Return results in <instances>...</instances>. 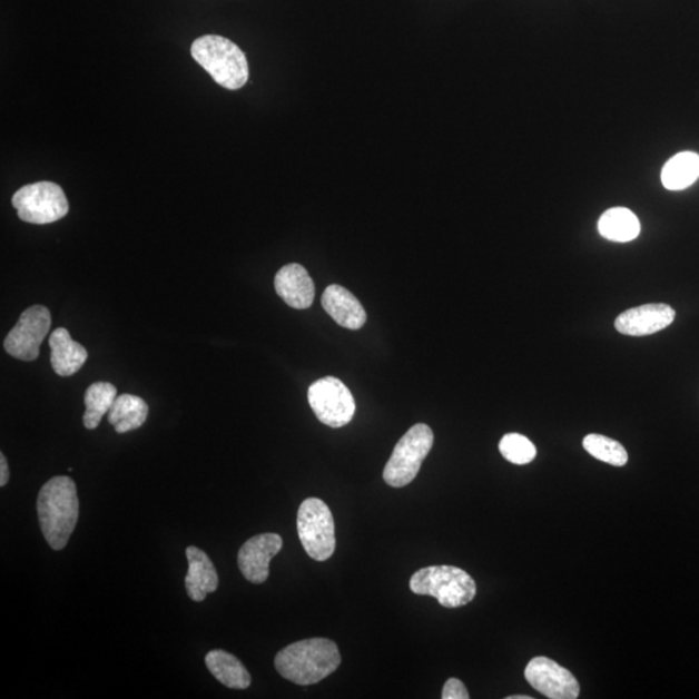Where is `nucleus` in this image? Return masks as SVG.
Segmentation results:
<instances>
[{"mask_svg": "<svg viewBox=\"0 0 699 699\" xmlns=\"http://www.w3.org/2000/svg\"><path fill=\"white\" fill-rule=\"evenodd\" d=\"M190 55L224 89L240 90L248 82L249 66L245 53L225 37L197 38L190 46Z\"/></svg>", "mask_w": 699, "mask_h": 699, "instance_id": "3", "label": "nucleus"}, {"mask_svg": "<svg viewBox=\"0 0 699 699\" xmlns=\"http://www.w3.org/2000/svg\"><path fill=\"white\" fill-rule=\"evenodd\" d=\"M298 535L306 553L316 561H327L336 550L335 520L323 500L306 499L297 519Z\"/></svg>", "mask_w": 699, "mask_h": 699, "instance_id": "6", "label": "nucleus"}, {"mask_svg": "<svg viewBox=\"0 0 699 699\" xmlns=\"http://www.w3.org/2000/svg\"><path fill=\"white\" fill-rule=\"evenodd\" d=\"M117 400V388L109 383H95L87 388L85 394L86 412L83 424L89 431L97 429L102 416L112 408Z\"/></svg>", "mask_w": 699, "mask_h": 699, "instance_id": "21", "label": "nucleus"}, {"mask_svg": "<svg viewBox=\"0 0 699 699\" xmlns=\"http://www.w3.org/2000/svg\"><path fill=\"white\" fill-rule=\"evenodd\" d=\"M8 480H10V469H8L4 454H0V486L4 488Z\"/></svg>", "mask_w": 699, "mask_h": 699, "instance_id": "25", "label": "nucleus"}, {"mask_svg": "<svg viewBox=\"0 0 699 699\" xmlns=\"http://www.w3.org/2000/svg\"><path fill=\"white\" fill-rule=\"evenodd\" d=\"M21 220L31 225H50L66 217L69 203L62 188L52 181H38L22 187L12 197Z\"/></svg>", "mask_w": 699, "mask_h": 699, "instance_id": "7", "label": "nucleus"}, {"mask_svg": "<svg viewBox=\"0 0 699 699\" xmlns=\"http://www.w3.org/2000/svg\"><path fill=\"white\" fill-rule=\"evenodd\" d=\"M188 574L186 577V590L190 599L201 602L206 595L217 591L219 578L209 555L196 547H188Z\"/></svg>", "mask_w": 699, "mask_h": 699, "instance_id": "15", "label": "nucleus"}, {"mask_svg": "<svg viewBox=\"0 0 699 699\" xmlns=\"http://www.w3.org/2000/svg\"><path fill=\"white\" fill-rule=\"evenodd\" d=\"M442 698L443 699H467L469 698L467 689L463 685V681H460L459 679H450L447 680L446 685H444Z\"/></svg>", "mask_w": 699, "mask_h": 699, "instance_id": "24", "label": "nucleus"}, {"mask_svg": "<svg viewBox=\"0 0 699 699\" xmlns=\"http://www.w3.org/2000/svg\"><path fill=\"white\" fill-rule=\"evenodd\" d=\"M524 678L539 693L551 699H575L581 693L574 675L547 657L531 659Z\"/></svg>", "mask_w": 699, "mask_h": 699, "instance_id": "10", "label": "nucleus"}, {"mask_svg": "<svg viewBox=\"0 0 699 699\" xmlns=\"http://www.w3.org/2000/svg\"><path fill=\"white\" fill-rule=\"evenodd\" d=\"M434 434L425 424L412 426L396 443L391 460L384 469V480L388 486H407L420 472L421 465L432 451Z\"/></svg>", "mask_w": 699, "mask_h": 699, "instance_id": "5", "label": "nucleus"}, {"mask_svg": "<svg viewBox=\"0 0 699 699\" xmlns=\"http://www.w3.org/2000/svg\"><path fill=\"white\" fill-rule=\"evenodd\" d=\"M662 183L669 190H682L695 185L699 178V156L693 152H681L673 156L664 165Z\"/></svg>", "mask_w": 699, "mask_h": 699, "instance_id": "20", "label": "nucleus"}, {"mask_svg": "<svg viewBox=\"0 0 699 699\" xmlns=\"http://www.w3.org/2000/svg\"><path fill=\"white\" fill-rule=\"evenodd\" d=\"M322 305L332 319L346 329H361L367 322V314L360 299L341 285H331L325 289Z\"/></svg>", "mask_w": 699, "mask_h": 699, "instance_id": "14", "label": "nucleus"}, {"mask_svg": "<svg viewBox=\"0 0 699 699\" xmlns=\"http://www.w3.org/2000/svg\"><path fill=\"white\" fill-rule=\"evenodd\" d=\"M499 450L508 462L515 465L530 464L536 456L534 443L518 433L504 435L499 443Z\"/></svg>", "mask_w": 699, "mask_h": 699, "instance_id": "23", "label": "nucleus"}, {"mask_svg": "<svg viewBox=\"0 0 699 699\" xmlns=\"http://www.w3.org/2000/svg\"><path fill=\"white\" fill-rule=\"evenodd\" d=\"M583 447L588 454L610 465L623 466L629 462V454L622 444L606 435H587L583 440Z\"/></svg>", "mask_w": 699, "mask_h": 699, "instance_id": "22", "label": "nucleus"}, {"mask_svg": "<svg viewBox=\"0 0 699 699\" xmlns=\"http://www.w3.org/2000/svg\"><path fill=\"white\" fill-rule=\"evenodd\" d=\"M148 412L147 403L140 396L122 394L109 410L108 421L118 434L129 433L145 425Z\"/></svg>", "mask_w": 699, "mask_h": 699, "instance_id": "18", "label": "nucleus"}, {"mask_svg": "<svg viewBox=\"0 0 699 699\" xmlns=\"http://www.w3.org/2000/svg\"><path fill=\"white\" fill-rule=\"evenodd\" d=\"M275 289L288 306L305 309L313 305L315 285L305 267L297 264L284 266L275 276Z\"/></svg>", "mask_w": 699, "mask_h": 699, "instance_id": "13", "label": "nucleus"}, {"mask_svg": "<svg viewBox=\"0 0 699 699\" xmlns=\"http://www.w3.org/2000/svg\"><path fill=\"white\" fill-rule=\"evenodd\" d=\"M37 510L47 543L55 551L63 550L79 518L76 482L70 476H53L39 491Z\"/></svg>", "mask_w": 699, "mask_h": 699, "instance_id": "1", "label": "nucleus"}, {"mask_svg": "<svg viewBox=\"0 0 699 699\" xmlns=\"http://www.w3.org/2000/svg\"><path fill=\"white\" fill-rule=\"evenodd\" d=\"M508 699H531V697H529V696H511V697H508Z\"/></svg>", "mask_w": 699, "mask_h": 699, "instance_id": "26", "label": "nucleus"}, {"mask_svg": "<svg viewBox=\"0 0 699 699\" xmlns=\"http://www.w3.org/2000/svg\"><path fill=\"white\" fill-rule=\"evenodd\" d=\"M675 315V309L663 304L633 307L617 317L616 329L626 336H649L669 327Z\"/></svg>", "mask_w": 699, "mask_h": 699, "instance_id": "12", "label": "nucleus"}, {"mask_svg": "<svg viewBox=\"0 0 699 699\" xmlns=\"http://www.w3.org/2000/svg\"><path fill=\"white\" fill-rule=\"evenodd\" d=\"M413 593L432 595L442 607L456 609L467 606L476 594L474 579L455 567H429L416 571L410 581Z\"/></svg>", "mask_w": 699, "mask_h": 699, "instance_id": "4", "label": "nucleus"}, {"mask_svg": "<svg viewBox=\"0 0 699 699\" xmlns=\"http://www.w3.org/2000/svg\"><path fill=\"white\" fill-rule=\"evenodd\" d=\"M50 328L49 308L41 305L27 308L4 339L6 352L19 361H36Z\"/></svg>", "mask_w": 699, "mask_h": 699, "instance_id": "9", "label": "nucleus"}, {"mask_svg": "<svg viewBox=\"0 0 699 699\" xmlns=\"http://www.w3.org/2000/svg\"><path fill=\"white\" fill-rule=\"evenodd\" d=\"M206 667L221 685L232 689H246L252 685L248 670L225 650H213L205 657Z\"/></svg>", "mask_w": 699, "mask_h": 699, "instance_id": "17", "label": "nucleus"}, {"mask_svg": "<svg viewBox=\"0 0 699 699\" xmlns=\"http://www.w3.org/2000/svg\"><path fill=\"white\" fill-rule=\"evenodd\" d=\"M640 220L626 208H613L602 214L599 220V233L607 240L629 243L640 235Z\"/></svg>", "mask_w": 699, "mask_h": 699, "instance_id": "19", "label": "nucleus"}, {"mask_svg": "<svg viewBox=\"0 0 699 699\" xmlns=\"http://www.w3.org/2000/svg\"><path fill=\"white\" fill-rule=\"evenodd\" d=\"M51 364L55 373L62 377L73 376L87 361V350L71 338L66 328H58L50 337Z\"/></svg>", "mask_w": 699, "mask_h": 699, "instance_id": "16", "label": "nucleus"}, {"mask_svg": "<svg viewBox=\"0 0 699 699\" xmlns=\"http://www.w3.org/2000/svg\"><path fill=\"white\" fill-rule=\"evenodd\" d=\"M308 403L317 420L331 427H343L355 415L354 396L336 377H324L309 386Z\"/></svg>", "mask_w": 699, "mask_h": 699, "instance_id": "8", "label": "nucleus"}, {"mask_svg": "<svg viewBox=\"0 0 699 699\" xmlns=\"http://www.w3.org/2000/svg\"><path fill=\"white\" fill-rule=\"evenodd\" d=\"M339 664L336 643L321 638L294 642L275 658L277 672L298 686L316 685L335 672Z\"/></svg>", "mask_w": 699, "mask_h": 699, "instance_id": "2", "label": "nucleus"}, {"mask_svg": "<svg viewBox=\"0 0 699 699\" xmlns=\"http://www.w3.org/2000/svg\"><path fill=\"white\" fill-rule=\"evenodd\" d=\"M283 539L277 534L253 536L238 552V568L246 581L262 584L269 575V562L282 551Z\"/></svg>", "mask_w": 699, "mask_h": 699, "instance_id": "11", "label": "nucleus"}]
</instances>
